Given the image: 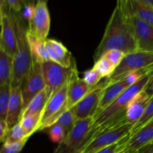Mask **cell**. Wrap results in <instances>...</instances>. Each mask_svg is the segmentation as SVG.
I'll list each match as a JSON object with an SVG mask.
<instances>
[{
  "mask_svg": "<svg viewBox=\"0 0 153 153\" xmlns=\"http://www.w3.org/2000/svg\"><path fill=\"white\" fill-rule=\"evenodd\" d=\"M117 49L128 54L137 51L136 40L128 16L117 4L106 25L103 37L94 53V61L108 51Z\"/></svg>",
  "mask_w": 153,
  "mask_h": 153,
  "instance_id": "1",
  "label": "cell"
},
{
  "mask_svg": "<svg viewBox=\"0 0 153 153\" xmlns=\"http://www.w3.org/2000/svg\"><path fill=\"white\" fill-rule=\"evenodd\" d=\"M12 11V10H11ZM17 35V51L13 57V71L11 88H21L32 66L33 60L26 38L23 19L19 13L12 11Z\"/></svg>",
  "mask_w": 153,
  "mask_h": 153,
  "instance_id": "2",
  "label": "cell"
},
{
  "mask_svg": "<svg viewBox=\"0 0 153 153\" xmlns=\"http://www.w3.org/2000/svg\"><path fill=\"white\" fill-rule=\"evenodd\" d=\"M152 75L153 70L141 78L135 84L128 87L109 107L96 115L94 120V126H103L115 120L126 117V110L129 103L139 93L144 90Z\"/></svg>",
  "mask_w": 153,
  "mask_h": 153,
  "instance_id": "3",
  "label": "cell"
},
{
  "mask_svg": "<svg viewBox=\"0 0 153 153\" xmlns=\"http://www.w3.org/2000/svg\"><path fill=\"white\" fill-rule=\"evenodd\" d=\"M94 118L76 121L71 131L65 139L58 145L53 153H77L86 146L102 129V127L94 126Z\"/></svg>",
  "mask_w": 153,
  "mask_h": 153,
  "instance_id": "4",
  "label": "cell"
},
{
  "mask_svg": "<svg viewBox=\"0 0 153 153\" xmlns=\"http://www.w3.org/2000/svg\"><path fill=\"white\" fill-rule=\"evenodd\" d=\"M132 127L126 121L102 126V129L77 153H95L111 146L129 135Z\"/></svg>",
  "mask_w": 153,
  "mask_h": 153,
  "instance_id": "5",
  "label": "cell"
},
{
  "mask_svg": "<svg viewBox=\"0 0 153 153\" xmlns=\"http://www.w3.org/2000/svg\"><path fill=\"white\" fill-rule=\"evenodd\" d=\"M152 65L153 53L136 51L126 54L111 77L106 79V85L114 83L123 79L128 73L147 68Z\"/></svg>",
  "mask_w": 153,
  "mask_h": 153,
  "instance_id": "6",
  "label": "cell"
},
{
  "mask_svg": "<svg viewBox=\"0 0 153 153\" xmlns=\"http://www.w3.org/2000/svg\"><path fill=\"white\" fill-rule=\"evenodd\" d=\"M67 88L68 82L50 96L44 110L42 112L38 131H43L54 125L60 116L67 110Z\"/></svg>",
  "mask_w": 153,
  "mask_h": 153,
  "instance_id": "7",
  "label": "cell"
},
{
  "mask_svg": "<svg viewBox=\"0 0 153 153\" xmlns=\"http://www.w3.org/2000/svg\"><path fill=\"white\" fill-rule=\"evenodd\" d=\"M1 39L0 49L9 55L14 57L17 51V35L16 25L12 11L1 2Z\"/></svg>",
  "mask_w": 153,
  "mask_h": 153,
  "instance_id": "8",
  "label": "cell"
},
{
  "mask_svg": "<svg viewBox=\"0 0 153 153\" xmlns=\"http://www.w3.org/2000/svg\"><path fill=\"white\" fill-rule=\"evenodd\" d=\"M75 66L76 62L70 67H64L52 61L42 63L43 78L49 96L68 82Z\"/></svg>",
  "mask_w": 153,
  "mask_h": 153,
  "instance_id": "9",
  "label": "cell"
},
{
  "mask_svg": "<svg viewBox=\"0 0 153 153\" xmlns=\"http://www.w3.org/2000/svg\"><path fill=\"white\" fill-rule=\"evenodd\" d=\"M105 85V82L104 83H100L74 107L72 108L71 109L76 117V120L94 118L97 115L100 100Z\"/></svg>",
  "mask_w": 153,
  "mask_h": 153,
  "instance_id": "10",
  "label": "cell"
},
{
  "mask_svg": "<svg viewBox=\"0 0 153 153\" xmlns=\"http://www.w3.org/2000/svg\"><path fill=\"white\" fill-rule=\"evenodd\" d=\"M21 88L25 109L31 100L40 91L46 88L41 63L33 61L29 73L24 81Z\"/></svg>",
  "mask_w": 153,
  "mask_h": 153,
  "instance_id": "11",
  "label": "cell"
},
{
  "mask_svg": "<svg viewBox=\"0 0 153 153\" xmlns=\"http://www.w3.org/2000/svg\"><path fill=\"white\" fill-rule=\"evenodd\" d=\"M51 18L47 2L40 1L35 7V11L28 22V30L42 40H47L50 29Z\"/></svg>",
  "mask_w": 153,
  "mask_h": 153,
  "instance_id": "12",
  "label": "cell"
},
{
  "mask_svg": "<svg viewBox=\"0 0 153 153\" xmlns=\"http://www.w3.org/2000/svg\"><path fill=\"white\" fill-rule=\"evenodd\" d=\"M136 40L137 51L153 53V26L132 16H128Z\"/></svg>",
  "mask_w": 153,
  "mask_h": 153,
  "instance_id": "13",
  "label": "cell"
},
{
  "mask_svg": "<svg viewBox=\"0 0 153 153\" xmlns=\"http://www.w3.org/2000/svg\"><path fill=\"white\" fill-rule=\"evenodd\" d=\"M95 87H91L79 76L76 65L73 68L68 81L67 88V110L74 107L87 94L91 92Z\"/></svg>",
  "mask_w": 153,
  "mask_h": 153,
  "instance_id": "14",
  "label": "cell"
},
{
  "mask_svg": "<svg viewBox=\"0 0 153 153\" xmlns=\"http://www.w3.org/2000/svg\"><path fill=\"white\" fill-rule=\"evenodd\" d=\"M127 16L136 17L153 26V7L137 0H124L117 3Z\"/></svg>",
  "mask_w": 153,
  "mask_h": 153,
  "instance_id": "15",
  "label": "cell"
},
{
  "mask_svg": "<svg viewBox=\"0 0 153 153\" xmlns=\"http://www.w3.org/2000/svg\"><path fill=\"white\" fill-rule=\"evenodd\" d=\"M24 111V103L22 88H11L8 107H7L6 122L9 128L19 123Z\"/></svg>",
  "mask_w": 153,
  "mask_h": 153,
  "instance_id": "16",
  "label": "cell"
},
{
  "mask_svg": "<svg viewBox=\"0 0 153 153\" xmlns=\"http://www.w3.org/2000/svg\"><path fill=\"white\" fill-rule=\"evenodd\" d=\"M46 46L51 61L64 67H70L75 63L72 54L66 46L55 39H47Z\"/></svg>",
  "mask_w": 153,
  "mask_h": 153,
  "instance_id": "17",
  "label": "cell"
},
{
  "mask_svg": "<svg viewBox=\"0 0 153 153\" xmlns=\"http://www.w3.org/2000/svg\"><path fill=\"white\" fill-rule=\"evenodd\" d=\"M153 141V118L137 132L129 135L125 150L139 151Z\"/></svg>",
  "mask_w": 153,
  "mask_h": 153,
  "instance_id": "18",
  "label": "cell"
},
{
  "mask_svg": "<svg viewBox=\"0 0 153 153\" xmlns=\"http://www.w3.org/2000/svg\"><path fill=\"white\" fill-rule=\"evenodd\" d=\"M150 97L142 91L139 93L127 107L126 110V120L128 123L134 126L143 117L148 105Z\"/></svg>",
  "mask_w": 153,
  "mask_h": 153,
  "instance_id": "19",
  "label": "cell"
},
{
  "mask_svg": "<svg viewBox=\"0 0 153 153\" xmlns=\"http://www.w3.org/2000/svg\"><path fill=\"white\" fill-rule=\"evenodd\" d=\"M128 87H130L129 85L123 79L106 85L100 100L97 115L109 107Z\"/></svg>",
  "mask_w": 153,
  "mask_h": 153,
  "instance_id": "20",
  "label": "cell"
},
{
  "mask_svg": "<svg viewBox=\"0 0 153 153\" xmlns=\"http://www.w3.org/2000/svg\"><path fill=\"white\" fill-rule=\"evenodd\" d=\"M26 38L33 61L43 63L51 61L46 46V40H42L26 30Z\"/></svg>",
  "mask_w": 153,
  "mask_h": 153,
  "instance_id": "21",
  "label": "cell"
},
{
  "mask_svg": "<svg viewBox=\"0 0 153 153\" xmlns=\"http://www.w3.org/2000/svg\"><path fill=\"white\" fill-rule=\"evenodd\" d=\"M13 71V57L0 49V86L11 85Z\"/></svg>",
  "mask_w": 153,
  "mask_h": 153,
  "instance_id": "22",
  "label": "cell"
},
{
  "mask_svg": "<svg viewBox=\"0 0 153 153\" xmlns=\"http://www.w3.org/2000/svg\"><path fill=\"white\" fill-rule=\"evenodd\" d=\"M49 97L50 96H49L46 88L40 91L31 100L28 106L24 109L22 116L30 114H42V112L44 110L45 106H46Z\"/></svg>",
  "mask_w": 153,
  "mask_h": 153,
  "instance_id": "23",
  "label": "cell"
},
{
  "mask_svg": "<svg viewBox=\"0 0 153 153\" xmlns=\"http://www.w3.org/2000/svg\"><path fill=\"white\" fill-rule=\"evenodd\" d=\"M41 120V114H30L23 115L21 118L19 123L23 128L24 131L26 134L27 137H30V136L38 131Z\"/></svg>",
  "mask_w": 153,
  "mask_h": 153,
  "instance_id": "24",
  "label": "cell"
},
{
  "mask_svg": "<svg viewBox=\"0 0 153 153\" xmlns=\"http://www.w3.org/2000/svg\"><path fill=\"white\" fill-rule=\"evenodd\" d=\"M94 70L101 76L102 78L108 79L114 72L116 67L108 60L105 57L102 56L97 61H94V65L93 67Z\"/></svg>",
  "mask_w": 153,
  "mask_h": 153,
  "instance_id": "25",
  "label": "cell"
},
{
  "mask_svg": "<svg viewBox=\"0 0 153 153\" xmlns=\"http://www.w3.org/2000/svg\"><path fill=\"white\" fill-rule=\"evenodd\" d=\"M26 138H29V137H27L23 128L19 123L9 129L8 133H7L5 140L3 143L10 144V143H17V142L22 141Z\"/></svg>",
  "mask_w": 153,
  "mask_h": 153,
  "instance_id": "26",
  "label": "cell"
},
{
  "mask_svg": "<svg viewBox=\"0 0 153 153\" xmlns=\"http://www.w3.org/2000/svg\"><path fill=\"white\" fill-rule=\"evenodd\" d=\"M76 117L73 114L72 109H69L64 111L62 114L60 116L58 120L56 121L55 123H58L64 128V131L66 133V135L71 131L72 128L75 126L76 123Z\"/></svg>",
  "mask_w": 153,
  "mask_h": 153,
  "instance_id": "27",
  "label": "cell"
},
{
  "mask_svg": "<svg viewBox=\"0 0 153 153\" xmlns=\"http://www.w3.org/2000/svg\"><path fill=\"white\" fill-rule=\"evenodd\" d=\"M11 85L0 86V120H5L10 100Z\"/></svg>",
  "mask_w": 153,
  "mask_h": 153,
  "instance_id": "28",
  "label": "cell"
},
{
  "mask_svg": "<svg viewBox=\"0 0 153 153\" xmlns=\"http://www.w3.org/2000/svg\"><path fill=\"white\" fill-rule=\"evenodd\" d=\"M153 118V96L150 98L149 103H148V105L146 107V111H145L144 114H143V117L140 118V120L132 127L131 128V133H130V135L134 134L135 132H137L140 128L143 126L145 124L147 123L149 120H151Z\"/></svg>",
  "mask_w": 153,
  "mask_h": 153,
  "instance_id": "29",
  "label": "cell"
},
{
  "mask_svg": "<svg viewBox=\"0 0 153 153\" xmlns=\"http://www.w3.org/2000/svg\"><path fill=\"white\" fill-rule=\"evenodd\" d=\"M49 136L52 142L60 144L65 139L66 133L59 124L55 123L49 128Z\"/></svg>",
  "mask_w": 153,
  "mask_h": 153,
  "instance_id": "30",
  "label": "cell"
},
{
  "mask_svg": "<svg viewBox=\"0 0 153 153\" xmlns=\"http://www.w3.org/2000/svg\"><path fill=\"white\" fill-rule=\"evenodd\" d=\"M126 54L124 53L122 51L117 50V49H112L106 52L103 56L105 57L108 60L110 61V62L115 67H117L120 65L123 58H125Z\"/></svg>",
  "mask_w": 153,
  "mask_h": 153,
  "instance_id": "31",
  "label": "cell"
},
{
  "mask_svg": "<svg viewBox=\"0 0 153 153\" xmlns=\"http://www.w3.org/2000/svg\"><path fill=\"white\" fill-rule=\"evenodd\" d=\"M82 79L88 85L91 87H96L100 84V82L102 78L92 68L84 73Z\"/></svg>",
  "mask_w": 153,
  "mask_h": 153,
  "instance_id": "32",
  "label": "cell"
},
{
  "mask_svg": "<svg viewBox=\"0 0 153 153\" xmlns=\"http://www.w3.org/2000/svg\"><path fill=\"white\" fill-rule=\"evenodd\" d=\"M28 140V138H26L22 141L10 143V144L3 143L0 153H19L22 151V148L24 147Z\"/></svg>",
  "mask_w": 153,
  "mask_h": 153,
  "instance_id": "33",
  "label": "cell"
},
{
  "mask_svg": "<svg viewBox=\"0 0 153 153\" xmlns=\"http://www.w3.org/2000/svg\"><path fill=\"white\" fill-rule=\"evenodd\" d=\"M129 135L125 137L123 140H120V141L117 142V143H114V144L111 145V146H108V147L105 148V149H101V150L98 151V152L95 153H120L122 152V151L125 149L126 142L128 140V137H129Z\"/></svg>",
  "mask_w": 153,
  "mask_h": 153,
  "instance_id": "34",
  "label": "cell"
},
{
  "mask_svg": "<svg viewBox=\"0 0 153 153\" xmlns=\"http://www.w3.org/2000/svg\"><path fill=\"white\" fill-rule=\"evenodd\" d=\"M35 7L36 5L34 4H23L19 13L24 20L28 21V22L31 20L35 11Z\"/></svg>",
  "mask_w": 153,
  "mask_h": 153,
  "instance_id": "35",
  "label": "cell"
},
{
  "mask_svg": "<svg viewBox=\"0 0 153 153\" xmlns=\"http://www.w3.org/2000/svg\"><path fill=\"white\" fill-rule=\"evenodd\" d=\"M1 2L5 4L10 10L15 13H20L23 6L22 0H1Z\"/></svg>",
  "mask_w": 153,
  "mask_h": 153,
  "instance_id": "36",
  "label": "cell"
},
{
  "mask_svg": "<svg viewBox=\"0 0 153 153\" xmlns=\"http://www.w3.org/2000/svg\"><path fill=\"white\" fill-rule=\"evenodd\" d=\"M9 127L5 120H0V140L4 143L7 133L9 131Z\"/></svg>",
  "mask_w": 153,
  "mask_h": 153,
  "instance_id": "37",
  "label": "cell"
},
{
  "mask_svg": "<svg viewBox=\"0 0 153 153\" xmlns=\"http://www.w3.org/2000/svg\"><path fill=\"white\" fill-rule=\"evenodd\" d=\"M143 91H145V93H146L150 98L153 96V75L152 77H151V79H149V82H148L147 85H146V87H145Z\"/></svg>",
  "mask_w": 153,
  "mask_h": 153,
  "instance_id": "38",
  "label": "cell"
},
{
  "mask_svg": "<svg viewBox=\"0 0 153 153\" xmlns=\"http://www.w3.org/2000/svg\"><path fill=\"white\" fill-rule=\"evenodd\" d=\"M139 153H153V141L138 151Z\"/></svg>",
  "mask_w": 153,
  "mask_h": 153,
  "instance_id": "39",
  "label": "cell"
},
{
  "mask_svg": "<svg viewBox=\"0 0 153 153\" xmlns=\"http://www.w3.org/2000/svg\"><path fill=\"white\" fill-rule=\"evenodd\" d=\"M23 4H36L40 1V0H22Z\"/></svg>",
  "mask_w": 153,
  "mask_h": 153,
  "instance_id": "40",
  "label": "cell"
},
{
  "mask_svg": "<svg viewBox=\"0 0 153 153\" xmlns=\"http://www.w3.org/2000/svg\"><path fill=\"white\" fill-rule=\"evenodd\" d=\"M123 1L124 0H123V1H120V2H117V3H121V2H123ZM137 1H140V2H143V3H144V4H148V5L153 7V0H137Z\"/></svg>",
  "mask_w": 153,
  "mask_h": 153,
  "instance_id": "41",
  "label": "cell"
},
{
  "mask_svg": "<svg viewBox=\"0 0 153 153\" xmlns=\"http://www.w3.org/2000/svg\"><path fill=\"white\" fill-rule=\"evenodd\" d=\"M120 153H139L138 151H131V150H125L120 152Z\"/></svg>",
  "mask_w": 153,
  "mask_h": 153,
  "instance_id": "42",
  "label": "cell"
},
{
  "mask_svg": "<svg viewBox=\"0 0 153 153\" xmlns=\"http://www.w3.org/2000/svg\"><path fill=\"white\" fill-rule=\"evenodd\" d=\"M40 1H46V2H47L48 0H40Z\"/></svg>",
  "mask_w": 153,
  "mask_h": 153,
  "instance_id": "43",
  "label": "cell"
},
{
  "mask_svg": "<svg viewBox=\"0 0 153 153\" xmlns=\"http://www.w3.org/2000/svg\"><path fill=\"white\" fill-rule=\"evenodd\" d=\"M123 0H117V2H120V1H122Z\"/></svg>",
  "mask_w": 153,
  "mask_h": 153,
  "instance_id": "44",
  "label": "cell"
}]
</instances>
